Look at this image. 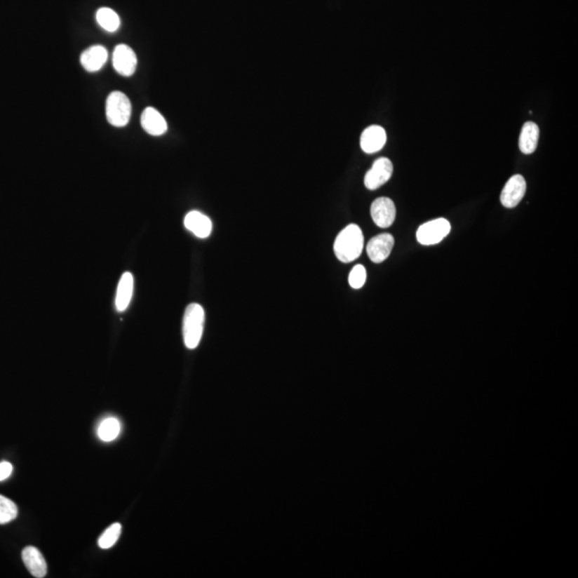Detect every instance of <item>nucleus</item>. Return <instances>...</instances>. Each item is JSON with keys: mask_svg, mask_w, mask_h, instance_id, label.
I'll return each instance as SVG.
<instances>
[{"mask_svg": "<svg viewBox=\"0 0 578 578\" xmlns=\"http://www.w3.org/2000/svg\"><path fill=\"white\" fill-rule=\"evenodd\" d=\"M363 246L361 229L356 224H350L337 235L333 249L337 260L342 262H351L360 257Z\"/></svg>", "mask_w": 578, "mask_h": 578, "instance_id": "f257e3e1", "label": "nucleus"}, {"mask_svg": "<svg viewBox=\"0 0 578 578\" xmlns=\"http://www.w3.org/2000/svg\"><path fill=\"white\" fill-rule=\"evenodd\" d=\"M205 311L201 305L191 303L185 309L183 316L182 335L184 345L189 349H195L203 337Z\"/></svg>", "mask_w": 578, "mask_h": 578, "instance_id": "f03ea898", "label": "nucleus"}, {"mask_svg": "<svg viewBox=\"0 0 578 578\" xmlns=\"http://www.w3.org/2000/svg\"><path fill=\"white\" fill-rule=\"evenodd\" d=\"M132 113L129 98L120 91H114L107 100V118L114 127L122 128L128 125Z\"/></svg>", "mask_w": 578, "mask_h": 578, "instance_id": "7ed1b4c3", "label": "nucleus"}, {"mask_svg": "<svg viewBox=\"0 0 578 578\" xmlns=\"http://www.w3.org/2000/svg\"><path fill=\"white\" fill-rule=\"evenodd\" d=\"M451 231V224L445 219H436L421 225L417 231V240L423 246H434L443 241Z\"/></svg>", "mask_w": 578, "mask_h": 578, "instance_id": "20e7f679", "label": "nucleus"}, {"mask_svg": "<svg viewBox=\"0 0 578 578\" xmlns=\"http://www.w3.org/2000/svg\"><path fill=\"white\" fill-rule=\"evenodd\" d=\"M394 173V164L389 159L379 158L374 162L373 166L366 173L364 177V184L368 190H377L389 179Z\"/></svg>", "mask_w": 578, "mask_h": 578, "instance_id": "39448f33", "label": "nucleus"}, {"mask_svg": "<svg viewBox=\"0 0 578 578\" xmlns=\"http://www.w3.org/2000/svg\"><path fill=\"white\" fill-rule=\"evenodd\" d=\"M370 215L376 225L382 229H388L396 221V205L388 197H379L372 203Z\"/></svg>", "mask_w": 578, "mask_h": 578, "instance_id": "423d86ee", "label": "nucleus"}, {"mask_svg": "<svg viewBox=\"0 0 578 578\" xmlns=\"http://www.w3.org/2000/svg\"><path fill=\"white\" fill-rule=\"evenodd\" d=\"M526 189V180L524 177L520 175H514L504 185V190L500 195V201L506 208H514L524 199Z\"/></svg>", "mask_w": 578, "mask_h": 578, "instance_id": "0eeeda50", "label": "nucleus"}, {"mask_svg": "<svg viewBox=\"0 0 578 578\" xmlns=\"http://www.w3.org/2000/svg\"><path fill=\"white\" fill-rule=\"evenodd\" d=\"M113 66L122 76H131L137 66L135 53L130 46L120 44L116 46L113 53Z\"/></svg>", "mask_w": 578, "mask_h": 578, "instance_id": "6e6552de", "label": "nucleus"}, {"mask_svg": "<svg viewBox=\"0 0 578 578\" xmlns=\"http://www.w3.org/2000/svg\"><path fill=\"white\" fill-rule=\"evenodd\" d=\"M394 246V238L390 234H382L368 241L366 252L372 262L380 264L389 257Z\"/></svg>", "mask_w": 578, "mask_h": 578, "instance_id": "1a4fd4ad", "label": "nucleus"}, {"mask_svg": "<svg viewBox=\"0 0 578 578\" xmlns=\"http://www.w3.org/2000/svg\"><path fill=\"white\" fill-rule=\"evenodd\" d=\"M387 142V133L379 126H370L364 130L360 138L362 150L366 154H375L384 148Z\"/></svg>", "mask_w": 578, "mask_h": 578, "instance_id": "9d476101", "label": "nucleus"}, {"mask_svg": "<svg viewBox=\"0 0 578 578\" xmlns=\"http://www.w3.org/2000/svg\"><path fill=\"white\" fill-rule=\"evenodd\" d=\"M184 226L185 229L201 239L208 238L213 231V222L199 211H191L185 215Z\"/></svg>", "mask_w": 578, "mask_h": 578, "instance_id": "9b49d317", "label": "nucleus"}, {"mask_svg": "<svg viewBox=\"0 0 578 578\" xmlns=\"http://www.w3.org/2000/svg\"><path fill=\"white\" fill-rule=\"evenodd\" d=\"M22 558L28 571L34 577L43 578L48 573V565L43 555L38 549L34 546H27L22 553Z\"/></svg>", "mask_w": 578, "mask_h": 578, "instance_id": "f8f14e48", "label": "nucleus"}, {"mask_svg": "<svg viewBox=\"0 0 578 578\" xmlns=\"http://www.w3.org/2000/svg\"><path fill=\"white\" fill-rule=\"evenodd\" d=\"M142 129L150 135L160 136L168 131V122L154 107H147L140 116Z\"/></svg>", "mask_w": 578, "mask_h": 578, "instance_id": "ddd939ff", "label": "nucleus"}, {"mask_svg": "<svg viewBox=\"0 0 578 578\" xmlns=\"http://www.w3.org/2000/svg\"><path fill=\"white\" fill-rule=\"evenodd\" d=\"M109 58L107 48L101 46H91L81 55V64L88 72L101 70Z\"/></svg>", "mask_w": 578, "mask_h": 578, "instance_id": "4468645a", "label": "nucleus"}, {"mask_svg": "<svg viewBox=\"0 0 578 578\" xmlns=\"http://www.w3.org/2000/svg\"><path fill=\"white\" fill-rule=\"evenodd\" d=\"M134 278L130 272H125L120 278L116 294L115 307L118 312H125L129 307L133 296Z\"/></svg>", "mask_w": 578, "mask_h": 578, "instance_id": "2eb2a0df", "label": "nucleus"}, {"mask_svg": "<svg viewBox=\"0 0 578 578\" xmlns=\"http://www.w3.org/2000/svg\"><path fill=\"white\" fill-rule=\"evenodd\" d=\"M539 136L540 130L535 122L528 121L523 127L520 135V149L523 154H531L535 152L538 147Z\"/></svg>", "mask_w": 578, "mask_h": 578, "instance_id": "dca6fc26", "label": "nucleus"}, {"mask_svg": "<svg viewBox=\"0 0 578 578\" xmlns=\"http://www.w3.org/2000/svg\"><path fill=\"white\" fill-rule=\"evenodd\" d=\"M121 425L116 418H107L98 426V437L105 443H111L119 436Z\"/></svg>", "mask_w": 578, "mask_h": 578, "instance_id": "f3484780", "label": "nucleus"}, {"mask_svg": "<svg viewBox=\"0 0 578 578\" xmlns=\"http://www.w3.org/2000/svg\"><path fill=\"white\" fill-rule=\"evenodd\" d=\"M97 22L103 29L114 32L119 28L120 18L114 10L101 8L97 12Z\"/></svg>", "mask_w": 578, "mask_h": 578, "instance_id": "a211bd4d", "label": "nucleus"}, {"mask_svg": "<svg viewBox=\"0 0 578 578\" xmlns=\"http://www.w3.org/2000/svg\"><path fill=\"white\" fill-rule=\"evenodd\" d=\"M18 516V506L9 498L0 495V525L8 524Z\"/></svg>", "mask_w": 578, "mask_h": 578, "instance_id": "6ab92c4d", "label": "nucleus"}, {"mask_svg": "<svg viewBox=\"0 0 578 578\" xmlns=\"http://www.w3.org/2000/svg\"><path fill=\"white\" fill-rule=\"evenodd\" d=\"M121 533V525L115 523L109 526L98 540V545L102 549H109L117 543Z\"/></svg>", "mask_w": 578, "mask_h": 578, "instance_id": "aec40b11", "label": "nucleus"}, {"mask_svg": "<svg viewBox=\"0 0 578 578\" xmlns=\"http://www.w3.org/2000/svg\"><path fill=\"white\" fill-rule=\"evenodd\" d=\"M366 270L362 264H357L350 271L348 283L354 289H360L365 284Z\"/></svg>", "mask_w": 578, "mask_h": 578, "instance_id": "412c9836", "label": "nucleus"}, {"mask_svg": "<svg viewBox=\"0 0 578 578\" xmlns=\"http://www.w3.org/2000/svg\"><path fill=\"white\" fill-rule=\"evenodd\" d=\"M13 472V466L9 462H0V481H5Z\"/></svg>", "mask_w": 578, "mask_h": 578, "instance_id": "4be33fe9", "label": "nucleus"}]
</instances>
